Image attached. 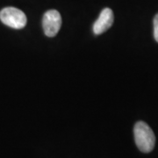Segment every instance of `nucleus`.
<instances>
[{"label": "nucleus", "mask_w": 158, "mask_h": 158, "mask_svg": "<svg viewBox=\"0 0 158 158\" xmlns=\"http://www.w3.org/2000/svg\"><path fill=\"white\" fill-rule=\"evenodd\" d=\"M134 135L136 146L141 152L149 153L154 149L156 136L147 123L138 121L134 127Z\"/></svg>", "instance_id": "nucleus-1"}, {"label": "nucleus", "mask_w": 158, "mask_h": 158, "mask_svg": "<svg viewBox=\"0 0 158 158\" xmlns=\"http://www.w3.org/2000/svg\"><path fill=\"white\" fill-rule=\"evenodd\" d=\"M0 20L14 29H22L27 25V16L21 10L15 7H6L0 11Z\"/></svg>", "instance_id": "nucleus-2"}, {"label": "nucleus", "mask_w": 158, "mask_h": 158, "mask_svg": "<svg viewBox=\"0 0 158 158\" xmlns=\"http://www.w3.org/2000/svg\"><path fill=\"white\" fill-rule=\"evenodd\" d=\"M62 26V17L56 10H49L42 19V27L48 37H55Z\"/></svg>", "instance_id": "nucleus-3"}, {"label": "nucleus", "mask_w": 158, "mask_h": 158, "mask_svg": "<svg viewBox=\"0 0 158 158\" xmlns=\"http://www.w3.org/2000/svg\"><path fill=\"white\" fill-rule=\"evenodd\" d=\"M114 17H113V12L110 8H105L100 12L99 17L98 18L94 25H93V32L94 34L98 35L106 31H107L113 25Z\"/></svg>", "instance_id": "nucleus-4"}, {"label": "nucleus", "mask_w": 158, "mask_h": 158, "mask_svg": "<svg viewBox=\"0 0 158 158\" xmlns=\"http://www.w3.org/2000/svg\"><path fill=\"white\" fill-rule=\"evenodd\" d=\"M154 37L156 42H158V13L154 19Z\"/></svg>", "instance_id": "nucleus-5"}]
</instances>
